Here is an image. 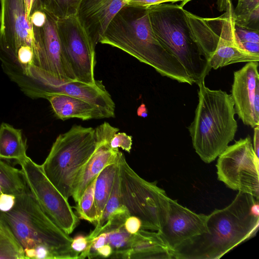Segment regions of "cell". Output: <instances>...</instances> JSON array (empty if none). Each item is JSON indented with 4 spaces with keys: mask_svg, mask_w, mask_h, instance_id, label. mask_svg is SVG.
Segmentation results:
<instances>
[{
    "mask_svg": "<svg viewBox=\"0 0 259 259\" xmlns=\"http://www.w3.org/2000/svg\"><path fill=\"white\" fill-rule=\"evenodd\" d=\"M146 8L160 44L179 61L194 83L204 80L211 69L207 61L219 39L215 18H202L167 3Z\"/></svg>",
    "mask_w": 259,
    "mask_h": 259,
    "instance_id": "6da1fadb",
    "label": "cell"
},
{
    "mask_svg": "<svg viewBox=\"0 0 259 259\" xmlns=\"http://www.w3.org/2000/svg\"><path fill=\"white\" fill-rule=\"evenodd\" d=\"M99 42L125 52L162 76L194 83L179 61L158 41L146 8L124 6L109 23Z\"/></svg>",
    "mask_w": 259,
    "mask_h": 259,
    "instance_id": "7a4b0ae2",
    "label": "cell"
},
{
    "mask_svg": "<svg viewBox=\"0 0 259 259\" xmlns=\"http://www.w3.org/2000/svg\"><path fill=\"white\" fill-rule=\"evenodd\" d=\"M1 226L16 241L25 259H77L72 238L44 211L29 189L16 196L14 207L0 212Z\"/></svg>",
    "mask_w": 259,
    "mask_h": 259,
    "instance_id": "3957f363",
    "label": "cell"
},
{
    "mask_svg": "<svg viewBox=\"0 0 259 259\" xmlns=\"http://www.w3.org/2000/svg\"><path fill=\"white\" fill-rule=\"evenodd\" d=\"M253 196L239 192L227 207L207 215V232L185 241L172 251L176 259H218L254 237L258 229L259 216L251 206Z\"/></svg>",
    "mask_w": 259,
    "mask_h": 259,
    "instance_id": "277c9868",
    "label": "cell"
},
{
    "mask_svg": "<svg viewBox=\"0 0 259 259\" xmlns=\"http://www.w3.org/2000/svg\"><path fill=\"white\" fill-rule=\"evenodd\" d=\"M197 84L198 103L188 130L195 152L203 162L209 163L234 140L237 130L236 112L231 95L209 89L204 80Z\"/></svg>",
    "mask_w": 259,
    "mask_h": 259,
    "instance_id": "5b68a950",
    "label": "cell"
},
{
    "mask_svg": "<svg viewBox=\"0 0 259 259\" xmlns=\"http://www.w3.org/2000/svg\"><path fill=\"white\" fill-rule=\"evenodd\" d=\"M98 146L95 128L73 125L59 135L41 165L45 175L66 199L72 195L74 181Z\"/></svg>",
    "mask_w": 259,
    "mask_h": 259,
    "instance_id": "8992f818",
    "label": "cell"
},
{
    "mask_svg": "<svg viewBox=\"0 0 259 259\" xmlns=\"http://www.w3.org/2000/svg\"><path fill=\"white\" fill-rule=\"evenodd\" d=\"M121 204L131 215L139 218L141 229L157 231L165 223L170 198L157 182L139 176L121 152L118 159Z\"/></svg>",
    "mask_w": 259,
    "mask_h": 259,
    "instance_id": "52a82bcc",
    "label": "cell"
},
{
    "mask_svg": "<svg viewBox=\"0 0 259 259\" xmlns=\"http://www.w3.org/2000/svg\"><path fill=\"white\" fill-rule=\"evenodd\" d=\"M29 21L33 36L34 66L40 76L53 84L76 80L59 36L57 18L35 0Z\"/></svg>",
    "mask_w": 259,
    "mask_h": 259,
    "instance_id": "ba28073f",
    "label": "cell"
},
{
    "mask_svg": "<svg viewBox=\"0 0 259 259\" xmlns=\"http://www.w3.org/2000/svg\"><path fill=\"white\" fill-rule=\"evenodd\" d=\"M0 61L3 69L24 72L34 65L32 28L25 0H0Z\"/></svg>",
    "mask_w": 259,
    "mask_h": 259,
    "instance_id": "9c48e42d",
    "label": "cell"
},
{
    "mask_svg": "<svg viewBox=\"0 0 259 259\" xmlns=\"http://www.w3.org/2000/svg\"><path fill=\"white\" fill-rule=\"evenodd\" d=\"M218 179L233 190L259 198L258 157L250 136L236 141L219 156Z\"/></svg>",
    "mask_w": 259,
    "mask_h": 259,
    "instance_id": "30bf717a",
    "label": "cell"
},
{
    "mask_svg": "<svg viewBox=\"0 0 259 259\" xmlns=\"http://www.w3.org/2000/svg\"><path fill=\"white\" fill-rule=\"evenodd\" d=\"M18 164L28 189L42 209L65 233H72L79 219L68 200L47 178L41 165L28 156Z\"/></svg>",
    "mask_w": 259,
    "mask_h": 259,
    "instance_id": "8fae6325",
    "label": "cell"
},
{
    "mask_svg": "<svg viewBox=\"0 0 259 259\" xmlns=\"http://www.w3.org/2000/svg\"><path fill=\"white\" fill-rule=\"evenodd\" d=\"M57 30L65 54L77 81L95 84L96 45L77 15L57 19Z\"/></svg>",
    "mask_w": 259,
    "mask_h": 259,
    "instance_id": "7c38bea8",
    "label": "cell"
},
{
    "mask_svg": "<svg viewBox=\"0 0 259 259\" xmlns=\"http://www.w3.org/2000/svg\"><path fill=\"white\" fill-rule=\"evenodd\" d=\"M119 130L107 122H104L95 128L97 148L79 171L72 185L71 196L76 203L78 202L88 185L103 169L118 160L120 151L118 149L111 148L109 143Z\"/></svg>",
    "mask_w": 259,
    "mask_h": 259,
    "instance_id": "4fadbf2b",
    "label": "cell"
},
{
    "mask_svg": "<svg viewBox=\"0 0 259 259\" xmlns=\"http://www.w3.org/2000/svg\"><path fill=\"white\" fill-rule=\"evenodd\" d=\"M206 220L207 215L196 213L170 198L166 221L157 232L173 251L188 240L207 232Z\"/></svg>",
    "mask_w": 259,
    "mask_h": 259,
    "instance_id": "5bb4252c",
    "label": "cell"
},
{
    "mask_svg": "<svg viewBox=\"0 0 259 259\" xmlns=\"http://www.w3.org/2000/svg\"><path fill=\"white\" fill-rule=\"evenodd\" d=\"M221 17V29L217 48L207 61L211 69H217L230 64L258 61L259 55L244 50L238 41L235 30L234 8L228 3L225 13Z\"/></svg>",
    "mask_w": 259,
    "mask_h": 259,
    "instance_id": "9a60e30c",
    "label": "cell"
},
{
    "mask_svg": "<svg viewBox=\"0 0 259 259\" xmlns=\"http://www.w3.org/2000/svg\"><path fill=\"white\" fill-rule=\"evenodd\" d=\"M51 94H63L87 101L115 116V104L101 80L89 84L77 80L58 84L38 86L26 95L32 99L45 98Z\"/></svg>",
    "mask_w": 259,
    "mask_h": 259,
    "instance_id": "2e32d148",
    "label": "cell"
},
{
    "mask_svg": "<svg viewBox=\"0 0 259 259\" xmlns=\"http://www.w3.org/2000/svg\"><path fill=\"white\" fill-rule=\"evenodd\" d=\"M258 67V61L248 62L234 71L231 94L239 118L253 128L259 125V118L254 110L255 94L259 85Z\"/></svg>",
    "mask_w": 259,
    "mask_h": 259,
    "instance_id": "e0dca14e",
    "label": "cell"
},
{
    "mask_svg": "<svg viewBox=\"0 0 259 259\" xmlns=\"http://www.w3.org/2000/svg\"><path fill=\"white\" fill-rule=\"evenodd\" d=\"M130 1L83 0L77 16L96 46L112 19Z\"/></svg>",
    "mask_w": 259,
    "mask_h": 259,
    "instance_id": "ac0fdd59",
    "label": "cell"
},
{
    "mask_svg": "<svg viewBox=\"0 0 259 259\" xmlns=\"http://www.w3.org/2000/svg\"><path fill=\"white\" fill-rule=\"evenodd\" d=\"M47 99L56 116L65 120L77 118L82 120L111 117L107 112L87 101L63 94L47 95Z\"/></svg>",
    "mask_w": 259,
    "mask_h": 259,
    "instance_id": "d6986e66",
    "label": "cell"
},
{
    "mask_svg": "<svg viewBox=\"0 0 259 259\" xmlns=\"http://www.w3.org/2000/svg\"><path fill=\"white\" fill-rule=\"evenodd\" d=\"M125 258L171 259L173 254L157 231L140 229L133 235Z\"/></svg>",
    "mask_w": 259,
    "mask_h": 259,
    "instance_id": "ffe728a7",
    "label": "cell"
},
{
    "mask_svg": "<svg viewBox=\"0 0 259 259\" xmlns=\"http://www.w3.org/2000/svg\"><path fill=\"white\" fill-rule=\"evenodd\" d=\"M27 146L21 130L7 123L0 124V159L18 163L27 157Z\"/></svg>",
    "mask_w": 259,
    "mask_h": 259,
    "instance_id": "44dd1931",
    "label": "cell"
},
{
    "mask_svg": "<svg viewBox=\"0 0 259 259\" xmlns=\"http://www.w3.org/2000/svg\"><path fill=\"white\" fill-rule=\"evenodd\" d=\"M118 159L119 157L115 162L107 166L103 169L96 179L94 197L98 216L97 222L101 217L110 194L118 165Z\"/></svg>",
    "mask_w": 259,
    "mask_h": 259,
    "instance_id": "7402d4cb",
    "label": "cell"
},
{
    "mask_svg": "<svg viewBox=\"0 0 259 259\" xmlns=\"http://www.w3.org/2000/svg\"><path fill=\"white\" fill-rule=\"evenodd\" d=\"M0 186L3 193L15 196L28 190L21 170L4 162L1 159Z\"/></svg>",
    "mask_w": 259,
    "mask_h": 259,
    "instance_id": "603a6c76",
    "label": "cell"
},
{
    "mask_svg": "<svg viewBox=\"0 0 259 259\" xmlns=\"http://www.w3.org/2000/svg\"><path fill=\"white\" fill-rule=\"evenodd\" d=\"M102 233H106L107 244H109L113 250V253L110 257L125 258L126 254L130 248L134 234H131L126 231L124 224L102 229L98 235Z\"/></svg>",
    "mask_w": 259,
    "mask_h": 259,
    "instance_id": "cb8c5ba5",
    "label": "cell"
},
{
    "mask_svg": "<svg viewBox=\"0 0 259 259\" xmlns=\"http://www.w3.org/2000/svg\"><path fill=\"white\" fill-rule=\"evenodd\" d=\"M121 205L120 191L119 165H118L112 188L105 207L103 210L101 217L95 225V229L89 234L88 236H87L89 245L87 248L86 250H88L92 240L98 235L100 230L107 222L110 215Z\"/></svg>",
    "mask_w": 259,
    "mask_h": 259,
    "instance_id": "d4e9b609",
    "label": "cell"
},
{
    "mask_svg": "<svg viewBox=\"0 0 259 259\" xmlns=\"http://www.w3.org/2000/svg\"><path fill=\"white\" fill-rule=\"evenodd\" d=\"M41 7L57 19L76 16L83 0H38Z\"/></svg>",
    "mask_w": 259,
    "mask_h": 259,
    "instance_id": "484cf974",
    "label": "cell"
},
{
    "mask_svg": "<svg viewBox=\"0 0 259 259\" xmlns=\"http://www.w3.org/2000/svg\"><path fill=\"white\" fill-rule=\"evenodd\" d=\"M96 179L87 187L75 207L80 218L95 225L98 220L94 197Z\"/></svg>",
    "mask_w": 259,
    "mask_h": 259,
    "instance_id": "4316f807",
    "label": "cell"
},
{
    "mask_svg": "<svg viewBox=\"0 0 259 259\" xmlns=\"http://www.w3.org/2000/svg\"><path fill=\"white\" fill-rule=\"evenodd\" d=\"M22 250L16 241L0 227V259H24Z\"/></svg>",
    "mask_w": 259,
    "mask_h": 259,
    "instance_id": "83f0119b",
    "label": "cell"
},
{
    "mask_svg": "<svg viewBox=\"0 0 259 259\" xmlns=\"http://www.w3.org/2000/svg\"><path fill=\"white\" fill-rule=\"evenodd\" d=\"M236 36L245 51L259 55V30L248 29L235 24Z\"/></svg>",
    "mask_w": 259,
    "mask_h": 259,
    "instance_id": "f1b7e54d",
    "label": "cell"
},
{
    "mask_svg": "<svg viewBox=\"0 0 259 259\" xmlns=\"http://www.w3.org/2000/svg\"><path fill=\"white\" fill-rule=\"evenodd\" d=\"M237 26L259 30V7L245 15L234 17Z\"/></svg>",
    "mask_w": 259,
    "mask_h": 259,
    "instance_id": "f546056e",
    "label": "cell"
},
{
    "mask_svg": "<svg viewBox=\"0 0 259 259\" xmlns=\"http://www.w3.org/2000/svg\"><path fill=\"white\" fill-rule=\"evenodd\" d=\"M133 137L125 133H117L111 138L109 145L112 149L121 148L122 150L130 153L133 144Z\"/></svg>",
    "mask_w": 259,
    "mask_h": 259,
    "instance_id": "4dcf8cb0",
    "label": "cell"
},
{
    "mask_svg": "<svg viewBox=\"0 0 259 259\" xmlns=\"http://www.w3.org/2000/svg\"><path fill=\"white\" fill-rule=\"evenodd\" d=\"M259 7V0H238L237 5L234 9V17L247 14Z\"/></svg>",
    "mask_w": 259,
    "mask_h": 259,
    "instance_id": "1f68e13d",
    "label": "cell"
},
{
    "mask_svg": "<svg viewBox=\"0 0 259 259\" xmlns=\"http://www.w3.org/2000/svg\"><path fill=\"white\" fill-rule=\"evenodd\" d=\"M16 196L3 193L0 195V212H6L10 211L14 206Z\"/></svg>",
    "mask_w": 259,
    "mask_h": 259,
    "instance_id": "d6a6232c",
    "label": "cell"
},
{
    "mask_svg": "<svg viewBox=\"0 0 259 259\" xmlns=\"http://www.w3.org/2000/svg\"><path fill=\"white\" fill-rule=\"evenodd\" d=\"M89 245L87 236L78 235L72 239L71 243L72 249L79 254L83 252Z\"/></svg>",
    "mask_w": 259,
    "mask_h": 259,
    "instance_id": "836d02e7",
    "label": "cell"
},
{
    "mask_svg": "<svg viewBox=\"0 0 259 259\" xmlns=\"http://www.w3.org/2000/svg\"><path fill=\"white\" fill-rule=\"evenodd\" d=\"M178 2H182V0H131L127 5L148 8L150 6L158 5L164 3H171L174 4Z\"/></svg>",
    "mask_w": 259,
    "mask_h": 259,
    "instance_id": "e575fe53",
    "label": "cell"
},
{
    "mask_svg": "<svg viewBox=\"0 0 259 259\" xmlns=\"http://www.w3.org/2000/svg\"><path fill=\"white\" fill-rule=\"evenodd\" d=\"M126 231L131 234H135L141 229L142 223L139 218L134 215L128 217L124 223Z\"/></svg>",
    "mask_w": 259,
    "mask_h": 259,
    "instance_id": "d590c367",
    "label": "cell"
},
{
    "mask_svg": "<svg viewBox=\"0 0 259 259\" xmlns=\"http://www.w3.org/2000/svg\"><path fill=\"white\" fill-rule=\"evenodd\" d=\"M113 253L111 246L108 244H105L99 248L95 254L94 257H110Z\"/></svg>",
    "mask_w": 259,
    "mask_h": 259,
    "instance_id": "8d00e7d4",
    "label": "cell"
},
{
    "mask_svg": "<svg viewBox=\"0 0 259 259\" xmlns=\"http://www.w3.org/2000/svg\"><path fill=\"white\" fill-rule=\"evenodd\" d=\"M253 147L256 155L258 157L259 150V126L256 125L254 127V134L253 139Z\"/></svg>",
    "mask_w": 259,
    "mask_h": 259,
    "instance_id": "74e56055",
    "label": "cell"
},
{
    "mask_svg": "<svg viewBox=\"0 0 259 259\" xmlns=\"http://www.w3.org/2000/svg\"><path fill=\"white\" fill-rule=\"evenodd\" d=\"M254 110L256 116L259 118V85L256 89L254 100Z\"/></svg>",
    "mask_w": 259,
    "mask_h": 259,
    "instance_id": "f35d334b",
    "label": "cell"
},
{
    "mask_svg": "<svg viewBox=\"0 0 259 259\" xmlns=\"http://www.w3.org/2000/svg\"><path fill=\"white\" fill-rule=\"evenodd\" d=\"M137 115L142 117H146L148 115V111L145 105L142 103L139 106L137 111Z\"/></svg>",
    "mask_w": 259,
    "mask_h": 259,
    "instance_id": "ab89813d",
    "label": "cell"
},
{
    "mask_svg": "<svg viewBox=\"0 0 259 259\" xmlns=\"http://www.w3.org/2000/svg\"><path fill=\"white\" fill-rule=\"evenodd\" d=\"M35 0H25L26 14L27 18L29 19L31 8Z\"/></svg>",
    "mask_w": 259,
    "mask_h": 259,
    "instance_id": "60d3db41",
    "label": "cell"
},
{
    "mask_svg": "<svg viewBox=\"0 0 259 259\" xmlns=\"http://www.w3.org/2000/svg\"><path fill=\"white\" fill-rule=\"evenodd\" d=\"M229 1L230 0H217V4L218 9L220 11H225Z\"/></svg>",
    "mask_w": 259,
    "mask_h": 259,
    "instance_id": "b9f144b4",
    "label": "cell"
},
{
    "mask_svg": "<svg viewBox=\"0 0 259 259\" xmlns=\"http://www.w3.org/2000/svg\"><path fill=\"white\" fill-rule=\"evenodd\" d=\"M192 0H182V2H181L180 4L179 5L180 6L182 7H184V6L187 4L188 2L191 1Z\"/></svg>",
    "mask_w": 259,
    "mask_h": 259,
    "instance_id": "7bdbcfd3",
    "label": "cell"
},
{
    "mask_svg": "<svg viewBox=\"0 0 259 259\" xmlns=\"http://www.w3.org/2000/svg\"><path fill=\"white\" fill-rule=\"evenodd\" d=\"M1 226V220H0V227Z\"/></svg>",
    "mask_w": 259,
    "mask_h": 259,
    "instance_id": "ee69618b",
    "label": "cell"
}]
</instances>
